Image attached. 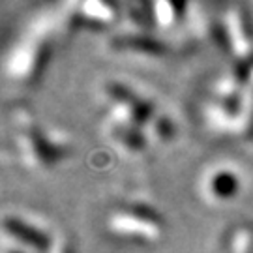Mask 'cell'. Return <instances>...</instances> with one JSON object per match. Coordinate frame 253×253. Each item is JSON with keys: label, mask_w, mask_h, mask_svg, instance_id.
Returning a JSON list of instances; mask_svg holds the SVG:
<instances>
[{"label": "cell", "mask_w": 253, "mask_h": 253, "mask_svg": "<svg viewBox=\"0 0 253 253\" xmlns=\"http://www.w3.org/2000/svg\"><path fill=\"white\" fill-rule=\"evenodd\" d=\"M51 43L45 32L27 34L13 47L6 62V72L11 79L21 83H32L42 75L49 60Z\"/></svg>", "instance_id": "obj_2"}, {"label": "cell", "mask_w": 253, "mask_h": 253, "mask_svg": "<svg viewBox=\"0 0 253 253\" xmlns=\"http://www.w3.org/2000/svg\"><path fill=\"white\" fill-rule=\"evenodd\" d=\"M49 253H75L72 242L66 236H56L53 240V248Z\"/></svg>", "instance_id": "obj_15"}, {"label": "cell", "mask_w": 253, "mask_h": 253, "mask_svg": "<svg viewBox=\"0 0 253 253\" xmlns=\"http://www.w3.org/2000/svg\"><path fill=\"white\" fill-rule=\"evenodd\" d=\"M229 253H253V229L250 227H236L231 235Z\"/></svg>", "instance_id": "obj_14"}, {"label": "cell", "mask_w": 253, "mask_h": 253, "mask_svg": "<svg viewBox=\"0 0 253 253\" xmlns=\"http://www.w3.org/2000/svg\"><path fill=\"white\" fill-rule=\"evenodd\" d=\"M240 103H242V100L229 101L214 96L205 105V118H207L210 129L216 133H233L235 135Z\"/></svg>", "instance_id": "obj_7"}, {"label": "cell", "mask_w": 253, "mask_h": 253, "mask_svg": "<svg viewBox=\"0 0 253 253\" xmlns=\"http://www.w3.org/2000/svg\"><path fill=\"white\" fill-rule=\"evenodd\" d=\"M2 229H4V235L15 242V246L27 252L43 253L51 252L53 248V240L43 229H40L19 216H4Z\"/></svg>", "instance_id": "obj_6"}, {"label": "cell", "mask_w": 253, "mask_h": 253, "mask_svg": "<svg viewBox=\"0 0 253 253\" xmlns=\"http://www.w3.org/2000/svg\"><path fill=\"white\" fill-rule=\"evenodd\" d=\"M2 253H28L27 250H23V248H19V246H9V244H6L4 246V252Z\"/></svg>", "instance_id": "obj_16"}, {"label": "cell", "mask_w": 253, "mask_h": 253, "mask_svg": "<svg viewBox=\"0 0 253 253\" xmlns=\"http://www.w3.org/2000/svg\"><path fill=\"white\" fill-rule=\"evenodd\" d=\"M113 235L135 242H156L163 236V217L146 205H126L117 208L107 219Z\"/></svg>", "instance_id": "obj_1"}, {"label": "cell", "mask_w": 253, "mask_h": 253, "mask_svg": "<svg viewBox=\"0 0 253 253\" xmlns=\"http://www.w3.org/2000/svg\"><path fill=\"white\" fill-rule=\"evenodd\" d=\"M146 131L150 133V137L162 141V143L171 141L172 137H174V126H172V122L169 120V117L160 115V113H154V117L148 120V124L145 126V133Z\"/></svg>", "instance_id": "obj_13"}, {"label": "cell", "mask_w": 253, "mask_h": 253, "mask_svg": "<svg viewBox=\"0 0 253 253\" xmlns=\"http://www.w3.org/2000/svg\"><path fill=\"white\" fill-rule=\"evenodd\" d=\"M103 96L111 105V117L109 118L129 122V124L143 127V129L156 113L150 101L145 100L143 96H139L135 90L127 88L122 83L109 81L103 86Z\"/></svg>", "instance_id": "obj_4"}, {"label": "cell", "mask_w": 253, "mask_h": 253, "mask_svg": "<svg viewBox=\"0 0 253 253\" xmlns=\"http://www.w3.org/2000/svg\"><path fill=\"white\" fill-rule=\"evenodd\" d=\"M107 133L120 148H124L127 152H141V150H145L146 133L143 127L135 126V124L109 118Z\"/></svg>", "instance_id": "obj_10"}, {"label": "cell", "mask_w": 253, "mask_h": 253, "mask_svg": "<svg viewBox=\"0 0 253 253\" xmlns=\"http://www.w3.org/2000/svg\"><path fill=\"white\" fill-rule=\"evenodd\" d=\"M223 32L229 49L235 53L238 62L253 60V25L246 6H229L223 13Z\"/></svg>", "instance_id": "obj_5"}, {"label": "cell", "mask_w": 253, "mask_h": 253, "mask_svg": "<svg viewBox=\"0 0 253 253\" xmlns=\"http://www.w3.org/2000/svg\"><path fill=\"white\" fill-rule=\"evenodd\" d=\"M240 191V178L231 167H216L205 178V193L210 201L225 203Z\"/></svg>", "instance_id": "obj_8"}, {"label": "cell", "mask_w": 253, "mask_h": 253, "mask_svg": "<svg viewBox=\"0 0 253 253\" xmlns=\"http://www.w3.org/2000/svg\"><path fill=\"white\" fill-rule=\"evenodd\" d=\"M111 47L117 51H126V53L137 54H150V56H162L167 47L162 43L158 38L143 34V32H126V34H117L111 40Z\"/></svg>", "instance_id": "obj_9"}, {"label": "cell", "mask_w": 253, "mask_h": 253, "mask_svg": "<svg viewBox=\"0 0 253 253\" xmlns=\"http://www.w3.org/2000/svg\"><path fill=\"white\" fill-rule=\"evenodd\" d=\"M17 139L25 162L28 163V167L34 169L49 167L68 154V146L47 137L36 122L27 115L17 117Z\"/></svg>", "instance_id": "obj_3"}, {"label": "cell", "mask_w": 253, "mask_h": 253, "mask_svg": "<svg viewBox=\"0 0 253 253\" xmlns=\"http://www.w3.org/2000/svg\"><path fill=\"white\" fill-rule=\"evenodd\" d=\"M150 9H152L154 21L165 30L178 27L188 15V4H176V2H169V0L154 2Z\"/></svg>", "instance_id": "obj_12"}, {"label": "cell", "mask_w": 253, "mask_h": 253, "mask_svg": "<svg viewBox=\"0 0 253 253\" xmlns=\"http://www.w3.org/2000/svg\"><path fill=\"white\" fill-rule=\"evenodd\" d=\"M75 21H81L84 25L92 27H107L111 23H115L118 17L117 6L109 4V2H83L73 6V13L70 15Z\"/></svg>", "instance_id": "obj_11"}]
</instances>
